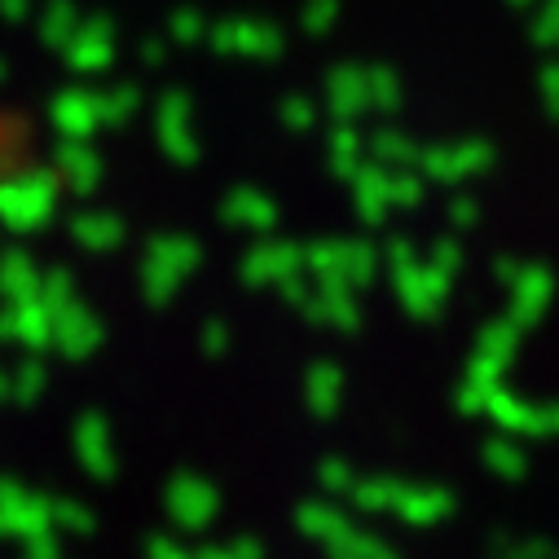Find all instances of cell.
<instances>
[{"label": "cell", "instance_id": "6da1fadb", "mask_svg": "<svg viewBox=\"0 0 559 559\" xmlns=\"http://www.w3.org/2000/svg\"><path fill=\"white\" fill-rule=\"evenodd\" d=\"M45 151H49L45 119L32 106L0 102V212L40 173Z\"/></svg>", "mask_w": 559, "mask_h": 559}]
</instances>
